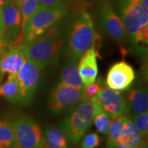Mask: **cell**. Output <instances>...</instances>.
I'll return each mask as SVG.
<instances>
[{
  "mask_svg": "<svg viewBox=\"0 0 148 148\" xmlns=\"http://www.w3.org/2000/svg\"><path fill=\"white\" fill-rule=\"evenodd\" d=\"M66 42L64 53L78 60L83 53L96 43V34L91 14L84 5H77L65 16Z\"/></svg>",
  "mask_w": 148,
  "mask_h": 148,
  "instance_id": "cell-1",
  "label": "cell"
},
{
  "mask_svg": "<svg viewBox=\"0 0 148 148\" xmlns=\"http://www.w3.org/2000/svg\"><path fill=\"white\" fill-rule=\"evenodd\" d=\"M64 17L30 43L22 44L19 47L25 55L40 69L53 63L64 52L66 42Z\"/></svg>",
  "mask_w": 148,
  "mask_h": 148,
  "instance_id": "cell-2",
  "label": "cell"
},
{
  "mask_svg": "<svg viewBox=\"0 0 148 148\" xmlns=\"http://www.w3.org/2000/svg\"><path fill=\"white\" fill-rule=\"evenodd\" d=\"M134 45H147L148 11L141 0H110Z\"/></svg>",
  "mask_w": 148,
  "mask_h": 148,
  "instance_id": "cell-3",
  "label": "cell"
},
{
  "mask_svg": "<svg viewBox=\"0 0 148 148\" xmlns=\"http://www.w3.org/2000/svg\"><path fill=\"white\" fill-rule=\"evenodd\" d=\"M69 12L65 3L55 7L38 8L29 18L24 27V43L29 44L41 36L55 24L63 18Z\"/></svg>",
  "mask_w": 148,
  "mask_h": 148,
  "instance_id": "cell-4",
  "label": "cell"
},
{
  "mask_svg": "<svg viewBox=\"0 0 148 148\" xmlns=\"http://www.w3.org/2000/svg\"><path fill=\"white\" fill-rule=\"evenodd\" d=\"M94 108L91 99H84L71 107L64 118L62 128L73 143L80 141L93 122Z\"/></svg>",
  "mask_w": 148,
  "mask_h": 148,
  "instance_id": "cell-5",
  "label": "cell"
},
{
  "mask_svg": "<svg viewBox=\"0 0 148 148\" xmlns=\"http://www.w3.org/2000/svg\"><path fill=\"white\" fill-rule=\"evenodd\" d=\"M15 134L16 148H44L41 128L31 116L23 114L12 122Z\"/></svg>",
  "mask_w": 148,
  "mask_h": 148,
  "instance_id": "cell-6",
  "label": "cell"
},
{
  "mask_svg": "<svg viewBox=\"0 0 148 148\" xmlns=\"http://www.w3.org/2000/svg\"><path fill=\"white\" fill-rule=\"evenodd\" d=\"M94 2L98 22L101 28L116 42L124 43L127 38L124 25L110 0H94Z\"/></svg>",
  "mask_w": 148,
  "mask_h": 148,
  "instance_id": "cell-7",
  "label": "cell"
},
{
  "mask_svg": "<svg viewBox=\"0 0 148 148\" xmlns=\"http://www.w3.org/2000/svg\"><path fill=\"white\" fill-rule=\"evenodd\" d=\"M3 28L9 41V47H19L24 43L22 18L18 0H11L1 7Z\"/></svg>",
  "mask_w": 148,
  "mask_h": 148,
  "instance_id": "cell-8",
  "label": "cell"
},
{
  "mask_svg": "<svg viewBox=\"0 0 148 148\" xmlns=\"http://www.w3.org/2000/svg\"><path fill=\"white\" fill-rule=\"evenodd\" d=\"M25 61L16 74L21 88L19 104L27 106L32 101L39 84L40 69L33 61L25 56Z\"/></svg>",
  "mask_w": 148,
  "mask_h": 148,
  "instance_id": "cell-9",
  "label": "cell"
},
{
  "mask_svg": "<svg viewBox=\"0 0 148 148\" xmlns=\"http://www.w3.org/2000/svg\"><path fill=\"white\" fill-rule=\"evenodd\" d=\"M82 88L70 86L60 82L51 91L49 99V109L53 112L58 113L75 106L85 99Z\"/></svg>",
  "mask_w": 148,
  "mask_h": 148,
  "instance_id": "cell-10",
  "label": "cell"
},
{
  "mask_svg": "<svg viewBox=\"0 0 148 148\" xmlns=\"http://www.w3.org/2000/svg\"><path fill=\"white\" fill-rule=\"evenodd\" d=\"M110 117L116 115H128L130 113L127 99L121 91L113 90L103 84L95 97Z\"/></svg>",
  "mask_w": 148,
  "mask_h": 148,
  "instance_id": "cell-11",
  "label": "cell"
},
{
  "mask_svg": "<svg viewBox=\"0 0 148 148\" xmlns=\"http://www.w3.org/2000/svg\"><path fill=\"white\" fill-rule=\"evenodd\" d=\"M136 75L130 64L122 60L112 64L107 73L106 84L113 90L123 91L130 87Z\"/></svg>",
  "mask_w": 148,
  "mask_h": 148,
  "instance_id": "cell-12",
  "label": "cell"
},
{
  "mask_svg": "<svg viewBox=\"0 0 148 148\" xmlns=\"http://www.w3.org/2000/svg\"><path fill=\"white\" fill-rule=\"evenodd\" d=\"M97 51L95 43L88 49L79 59L77 68L84 86L94 82L98 74Z\"/></svg>",
  "mask_w": 148,
  "mask_h": 148,
  "instance_id": "cell-13",
  "label": "cell"
},
{
  "mask_svg": "<svg viewBox=\"0 0 148 148\" xmlns=\"http://www.w3.org/2000/svg\"><path fill=\"white\" fill-rule=\"evenodd\" d=\"M25 55L20 47H10L0 56V79L3 75H16L25 61Z\"/></svg>",
  "mask_w": 148,
  "mask_h": 148,
  "instance_id": "cell-14",
  "label": "cell"
},
{
  "mask_svg": "<svg viewBox=\"0 0 148 148\" xmlns=\"http://www.w3.org/2000/svg\"><path fill=\"white\" fill-rule=\"evenodd\" d=\"M127 102L132 115L147 112L148 108V94L147 87L137 84L127 94Z\"/></svg>",
  "mask_w": 148,
  "mask_h": 148,
  "instance_id": "cell-15",
  "label": "cell"
},
{
  "mask_svg": "<svg viewBox=\"0 0 148 148\" xmlns=\"http://www.w3.org/2000/svg\"><path fill=\"white\" fill-rule=\"evenodd\" d=\"M144 140L145 138L141 136L132 119L125 114L123 129L117 141L133 148H143L145 147Z\"/></svg>",
  "mask_w": 148,
  "mask_h": 148,
  "instance_id": "cell-16",
  "label": "cell"
},
{
  "mask_svg": "<svg viewBox=\"0 0 148 148\" xmlns=\"http://www.w3.org/2000/svg\"><path fill=\"white\" fill-rule=\"evenodd\" d=\"M43 138L48 148H71V140L62 127L56 125L46 127Z\"/></svg>",
  "mask_w": 148,
  "mask_h": 148,
  "instance_id": "cell-17",
  "label": "cell"
},
{
  "mask_svg": "<svg viewBox=\"0 0 148 148\" xmlns=\"http://www.w3.org/2000/svg\"><path fill=\"white\" fill-rule=\"evenodd\" d=\"M77 62L78 60L68 57L61 69L60 82L75 87L82 88L84 86L79 76Z\"/></svg>",
  "mask_w": 148,
  "mask_h": 148,
  "instance_id": "cell-18",
  "label": "cell"
},
{
  "mask_svg": "<svg viewBox=\"0 0 148 148\" xmlns=\"http://www.w3.org/2000/svg\"><path fill=\"white\" fill-rule=\"evenodd\" d=\"M0 96L13 103H20L21 88L16 75H8L6 80L0 84Z\"/></svg>",
  "mask_w": 148,
  "mask_h": 148,
  "instance_id": "cell-19",
  "label": "cell"
},
{
  "mask_svg": "<svg viewBox=\"0 0 148 148\" xmlns=\"http://www.w3.org/2000/svg\"><path fill=\"white\" fill-rule=\"evenodd\" d=\"M91 101L94 108L93 122L98 132L106 135L110 124V116L105 112L97 98H91Z\"/></svg>",
  "mask_w": 148,
  "mask_h": 148,
  "instance_id": "cell-20",
  "label": "cell"
},
{
  "mask_svg": "<svg viewBox=\"0 0 148 148\" xmlns=\"http://www.w3.org/2000/svg\"><path fill=\"white\" fill-rule=\"evenodd\" d=\"M0 148H16L15 134L12 122H0Z\"/></svg>",
  "mask_w": 148,
  "mask_h": 148,
  "instance_id": "cell-21",
  "label": "cell"
},
{
  "mask_svg": "<svg viewBox=\"0 0 148 148\" xmlns=\"http://www.w3.org/2000/svg\"><path fill=\"white\" fill-rule=\"evenodd\" d=\"M124 125V115H116L110 118L108 131L107 133L108 143L117 141Z\"/></svg>",
  "mask_w": 148,
  "mask_h": 148,
  "instance_id": "cell-22",
  "label": "cell"
},
{
  "mask_svg": "<svg viewBox=\"0 0 148 148\" xmlns=\"http://www.w3.org/2000/svg\"><path fill=\"white\" fill-rule=\"evenodd\" d=\"M18 5L21 14V29L23 32L27 21L38 10L40 5L38 0H18Z\"/></svg>",
  "mask_w": 148,
  "mask_h": 148,
  "instance_id": "cell-23",
  "label": "cell"
},
{
  "mask_svg": "<svg viewBox=\"0 0 148 148\" xmlns=\"http://www.w3.org/2000/svg\"><path fill=\"white\" fill-rule=\"evenodd\" d=\"M131 119L134 123L139 132L144 138L147 137L148 133V112L132 115Z\"/></svg>",
  "mask_w": 148,
  "mask_h": 148,
  "instance_id": "cell-24",
  "label": "cell"
},
{
  "mask_svg": "<svg viewBox=\"0 0 148 148\" xmlns=\"http://www.w3.org/2000/svg\"><path fill=\"white\" fill-rule=\"evenodd\" d=\"M80 148H97L100 145L101 139L96 132H90L82 137Z\"/></svg>",
  "mask_w": 148,
  "mask_h": 148,
  "instance_id": "cell-25",
  "label": "cell"
},
{
  "mask_svg": "<svg viewBox=\"0 0 148 148\" xmlns=\"http://www.w3.org/2000/svg\"><path fill=\"white\" fill-rule=\"evenodd\" d=\"M103 84L100 80L97 82H94L86 86H84L82 88L83 95L85 99H91V98L95 97L100 91L102 88Z\"/></svg>",
  "mask_w": 148,
  "mask_h": 148,
  "instance_id": "cell-26",
  "label": "cell"
},
{
  "mask_svg": "<svg viewBox=\"0 0 148 148\" xmlns=\"http://www.w3.org/2000/svg\"><path fill=\"white\" fill-rule=\"evenodd\" d=\"M8 47L9 41L3 27H0V51L6 50Z\"/></svg>",
  "mask_w": 148,
  "mask_h": 148,
  "instance_id": "cell-27",
  "label": "cell"
},
{
  "mask_svg": "<svg viewBox=\"0 0 148 148\" xmlns=\"http://www.w3.org/2000/svg\"><path fill=\"white\" fill-rule=\"evenodd\" d=\"M38 3L43 7H55L65 3L66 0H38Z\"/></svg>",
  "mask_w": 148,
  "mask_h": 148,
  "instance_id": "cell-28",
  "label": "cell"
},
{
  "mask_svg": "<svg viewBox=\"0 0 148 148\" xmlns=\"http://www.w3.org/2000/svg\"><path fill=\"white\" fill-rule=\"evenodd\" d=\"M107 147L110 148H133L128 145L121 143L118 141L113 142V143H107Z\"/></svg>",
  "mask_w": 148,
  "mask_h": 148,
  "instance_id": "cell-29",
  "label": "cell"
},
{
  "mask_svg": "<svg viewBox=\"0 0 148 148\" xmlns=\"http://www.w3.org/2000/svg\"><path fill=\"white\" fill-rule=\"evenodd\" d=\"M3 27L2 25V19H1V8L0 7V27Z\"/></svg>",
  "mask_w": 148,
  "mask_h": 148,
  "instance_id": "cell-30",
  "label": "cell"
},
{
  "mask_svg": "<svg viewBox=\"0 0 148 148\" xmlns=\"http://www.w3.org/2000/svg\"><path fill=\"white\" fill-rule=\"evenodd\" d=\"M142 2L143 3V4L145 5V6L146 8H147L148 7V0H141Z\"/></svg>",
  "mask_w": 148,
  "mask_h": 148,
  "instance_id": "cell-31",
  "label": "cell"
},
{
  "mask_svg": "<svg viewBox=\"0 0 148 148\" xmlns=\"http://www.w3.org/2000/svg\"><path fill=\"white\" fill-rule=\"evenodd\" d=\"M5 51V50H4ZM3 51H0V56H1V53H2V52H3Z\"/></svg>",
  "mask_w": 148,
  "mask_h": 148,
  "instance_id": "cell-32",
  "label": "cell"
},
{
  "mask_svg": "<svg viewBox=\"0 0 148 148\" xmlns=\"http://www.w3.org/2000/svg\"><path fill=\"white\" fill-rule=\"evenodd\" d=\"M76 1V0H66V1Z\"/></svg>",
  "mask_w": 148,
  "mask_h": 148,
  "instance_id": "cell-33",
  "label": "cell"
},
{
  "mask_svg": "<svg viewBox=\"0 0 148 148\" xmlns=\"http://www.w3.org/2000/svg\"><path fill=\"white\" fill-rule=\"evenodd\" d=\"M106 148H110V147H106Z\"/></svg>",
  "mask_w": 148,
  "mask_h": 148,
  "instance_id": "cell-34",
  "label": "cell"
},
{
  "mask_svg": "<svg viewBox=\"0 0 148 148\" xmlns=\"http://www.w3.org/2000/svg\"><path fill=\"white\" fill-rule=\"evenodd\" d=\"M0 122H1V121H0Z\"/></svg>",
  "mask_w": 148,
  "mask_h": 148,
  "instance_id": "cell-35",
  "label": "cell"
}]
</instances>
